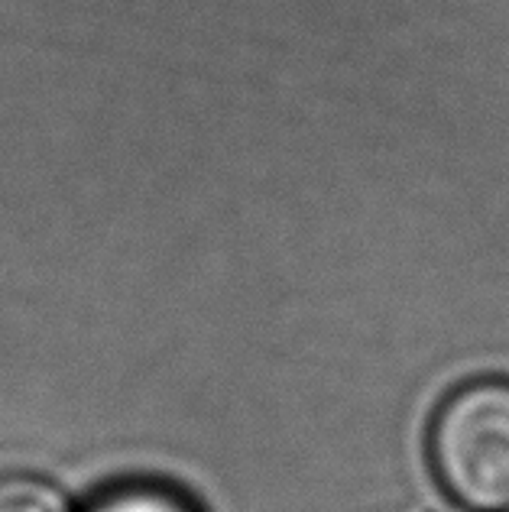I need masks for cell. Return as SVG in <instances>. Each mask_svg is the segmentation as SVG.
I'll return each instance as SVG.
<instances>
[{
  "label": "cell",
  "mask_w": 509,
  "mask_h": 512,
  "mask_svg": "<svg viewBox=\"0 0 509 512\" xmlns=\"http://www.w3.org/2000/svg\"><path fill=\"white\" fill-rule=\"evenodd\" d=\"M428 461L454 506L509 512V380H474L441 399Z\"/></svg>",
  "instance_id": "1"
},
{
  "label": "cell",
  "mask_w": 509,
  "mask_h": 512,
  "mask_svg": "<svg viewBox=\"0 0 509 512\" xmlns=\"http://www.w3.org/2000/svg\"><path fill=\"white\" fill-rule=\"evenodd\" d=\"M82 512H202L182 493L159 487V483H127L111 493L98 496Z\"/></svg>",
  "instance_id": "2"
},
{
  "label": "cell",
  "mask_w": 509,
  "mask_h": 512,
  "mask_svg": "<svg viewBox=\"0 0 509 512\" xmlns=\"http://www.w3.org/2000/svg\"><path fill=\"white\" fill-rule=\"evenodd\" d=\"M0 512H72L65 493L36 474H0Z\"/></svg>",
  "instance_id": "3"
}]
</instances>
